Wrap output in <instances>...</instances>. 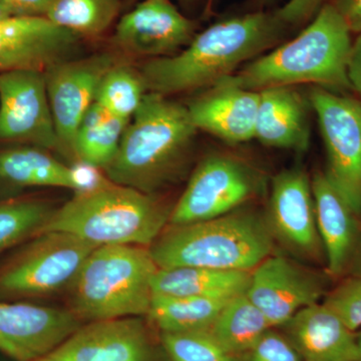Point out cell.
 Returning <instances> with one entry per match:
<instances>
[{
	"label": "cell",
	"mask_w": 361,
	"mask_h": 361,
	"mask_svg": "<svg viewBox=\"0 0 361 361\" xmlns=\"http://www.w3.org/2000/svg\"><path fill=\"white\" fill-rule=\"evenodd\" d=\"M285 25L276 13H266L219 21L195 35L180 54L146 63L141 73L146 89L167 97L213 87L276 44Z\"/></svg>",
	"instance_id": "6da1fadb"
},
{
	"label": "cell",
	"mask_w": 361,
	"mask_h": 361,
	"mask_svg": "<svg viewBox=\"0 0 361 361\" xmlns=\"http://www.w3.org/2000/svg\"><path fill=\"white\" fill-rule=\"evenodd\" d=\"M132 118L104 173L115 184L155 195L184 170L198 130L187 106L157 92L145 94Z\"/></svg>",
	"instance_id": "7a4b0ae2"
},
{
	"label": "cell",
	"mask_w": 361,
	"mask_h": 361,
	"mask_svg": "<svg viewBox=\"0 0 361 361\" xmlns=\"http://www.w3.org/2000/svg\"><path fill=\"white\" fill-rule=\"evenodd\" d=\"M350 33L336 7L325 4L295 39L258 56L217 84L254 92L301 84L315 85L330 92L351 89Z\"/></svg>",
	"instance_id": "3957f363"
},
{
	"label": "cell",
	"mask_w": 361,
	"mask_h": 361,
	"mask_svg": "<svg viewBox=\"0 0 361 361\" xmlns=\"http://www.w3.org/2000/svg\"><path fill=\"white\" fill-rule=\"evenodd\" d=\"M171 213L155 195L103 180L56 209L42 233H70L97 247H149L167 227Z\"/></svg>",
	"instance_id": "277c9868"
},
{
	"label": "cell",
	"mask_w": 361,
	"mask_h": 361,
	"mask_svg": "<svg viewBox=\"0 0 361 361\" xmlns=\"http://www.w3.org/2000/svg\"><path fill=\"white\" fill-rule=\"evenodd\" d=\"M260 218L231 212L214 219L170 225L149 247L158 268L204 267L252 272L272 250Z\"/></svg>",
	"instance_id": "5b68a950"
},
{
	"label": "cell",
	"mask_w": 361,
	"mask_h": 361,
	"mask_svg": "<svg viewBox=\"0 0 361 361\" xmlns=\"http://www.w3.org/2000/svg\"><path fill=\"white\" fill-rule=\"evenodd\" d=\"M158 269L149 247H97L68 287L70 310L84 323L146 317Z\"/></svg>",
	"instance_id": "8992f818"
},
{
	"label": "cell",
	"mask_w": 361,
	"mask_h": 361,
	"mask_svg": "<svg viewBox=\"0 0 361 361\" xmlns=\"http://www.w3.org/2000/svg\"><path fill=\"white\" fill-rule=\"evenodd\" d=\"M96 248L70 233H40L0 266V300L39 298L68 289Z\"/></svg>",
	"instance_id": "52a82bcc"
},
{
	"label": "cell",
	"mask_w": 361,
	"mask_h": 361,
	"mask_svg": "<svg viewBox=\"0 0 361 361\" xmlns=\"http://www.w3.org/2000/svg\"><path fill=\"white\" fill-rule=\"evenodd\" d=\"M326 149L324 175L358 216L361 215V102L322 87L311 90Z\"/></svg>",
	"instance_id": "ba28073f"
},
{
	"label": "cell",
	"mask_w": 361,
	"mask_h": 361,
	"mask_svg": "<svg viewBox=\"0 0 361 361\" xmlns=\"http://www.w3.org/2000/svg\"><path fill=\"white\" fill-rule=\"evenodd\" d=\"M257 188V177L241 161L225 155L207 157L195 169L172 209L169 224H190L231 213L249 200Z\"/></svg>",
	"instance_id": "9c48e42d"
},
{
	"label": "cell",
	"mask_w": 361,
	"mask_h": 361,
	"mask_svg": "<svg viewBox=\"0 0 361 361\" xmlns=\"http://www.w3.org/2000/svg\"><path fill=\"white\" fill-rule=\"evenodd\" d=\"M161 341L144 317L84 323L49 355L35 361H163Z\"/></svg>",
	"instance_id": "30bf717a"
},
{
	"label": "cell",
	"mask_w": 361,
	"mask_h": 361,
	"mask_svg": "<svg viewBox=\"0 0 361 361\" xmlns=\"http://www.w3.org/2000/svg\"><path fill=\"white\" fill-rule=\"evenodd\" d=\"M0 141L59 149L44 71L0 73Z\"/></svg>",
	"instance_id": "8fae6325"
},
{
	"label": "cell",
	"mask_w": 361,
	"mask_h": 361,
	"mask_svg": "<svg viewBox=\"0 0 361 361\" xmlns=\"http://www.w3.org/2000/svg\"><path fill=\"white\" fill-rule=\"evenodd\" d=\"M82 324L70 308L0 300V353L16 361L40 360Z\"/></svg>",
	"instance_id": "7c38bea8"
},
{
	"label": "cell",
	"mask_w": 361,
	"mask_h": 361,
	"mask_svg": "<svg viewBox=\"0 0 361 361\" xmlns=\"http://www.w3.org/2000/svg\"><path fill=\"white\" fill-rule=\"evenodd\" d=\"M116 65L111 54L59 61L44 71L47 97L58 134L59 149L73 155L78 127L96 99L97 87Z\"/></svg>",
	"instance_id": "4fadbf2b"
},
{
	"label": "cell",
	"mask_w": 361,
	"mask_h": 361,
	"mask_svg": "<svg viewBox=\"0 0 361 361\" xmlns=\"http://www.w3.org/2000/svg\"><path fill=\"white\" fill-rule=\"evenodd\" d=\"M323 293L322 282L312 273L281 256H269L252 271L246 295L276 329L317 303Z\"/></svg>",
	"instance_id": "5bb4252c"
},
{
	"label": "cell",
	"mask_w": 361,
	"mask_h": 361,
	"mask_svg": "<svg viewBox=\"0 0 361 361\" xmlns=\"http://www.w3.org/2000/svg\"><path fill=\"white\" fill-rule=\"evenodd\" d=\"M78 39L77 35L45 16H11L0 20V73L45 71L68 59Z\"/></svg>",
	"instance_id": "9a60e30c"
},
{
	"label": "cell",
	"mask_w": 361,
	"mask_h": 361,
	"mask_svg": "<svg viewBox=\"0 0 361 361\" xmlns=\"http://www.w3.org/2000/svg\"><path fill=\"white\" fill-rule=\"evenodd\" d=\"M194 21L170 0H144L125 14L116 27V44L129 54L151 58L174 56L195 37Z\"/></svg>",
	"instance_id": "2e32d148"
},
{
	"label": "cell",
	"mask_w": 361,
	"mask_h": 361,
	"mask_svg": "<svg viewBox=\"0 0 361 361\" xmlns=\"http://www.w3.org/2000/svg\"><path fill=\"white\" fill-rule=\"evenodd\" d=\"M269 211L273 229L287 245L306 255L319 251L312 188L303 170L290 169L275 176Z\"/></svg>",
	"instance_id": "e0dca14e"
},
{
	"label": "cell",
	"mask_w": 361,
	"mask_h": 361,
	"mask_svg": "<svg viewBox=\"0 0 361 361\" xmlns=\"http://www.w3.org/2000/svg\"><path fill=\"white\" fill-rule=\"evenodd\" d=\"M314 199L316 225L326 252L330 274L341 276L355 262L361 250V232L357 214L330 184L324 173L317 172L311 180Z\"/></svg>",
	"instance_id": "ac0fdd59"
},
{
	"label": "cell",
	"mask_w": 361,
	"mask_h": 361,
	"mask_svg": "<svg viewBox=\"0 0 361 361\" xmlns=\"http://www.w3.org/2000/svg\"><path fill=\"white\" fill-rule=\"evenodd\" d=\"M211 87L187 106L197 130L233 144L255 137L259 92L225 84Z\"/></svg>",
	"instance_id": "d6986e66"
},
{
	"label": "cell",
	"mask_w": 361,
	"mask_h": 361,
	"mask_svg": "<svg viewBox=\"0 0 361 361\" xmlns=\"http://www.w3.org/2000/svg\"><path fill=\"white\" fill-rule=\"evenodd\" d=\"M282 327L303 361H361L355 332L324 303L303 308Z\"/></svg>",
	"instance_id": "ffe728a7"
},
{
	"label": "cell",
	"mask_w": 361,
	"mask_h": 361,
	"mask_svg": "<svg viewBox=\"0 0 361 361\" xmlns=\"http://www.w3.org/2000/svg\"><path fill=\"white\" fill-rule=\"evenodd\" d=\"M80 164L68 167L37 147L9 149L0 153V179L14 186L65 188L75 193L103 182L97 169Z\"/></svg>",
	"instance_id": "44dd1931"
},
{
	"label": "cell",
	"mask_w": 361,
	"mask_h": 361,
	"mask_svg": "<svg viewBox=\"0 0 361 361\" xmlns=\"http://www.w3.org/2000/svg\"><path fill=\"white\" fill-rule=\"evenodd\" d=\"M255 137L273 148L304 151L310 144V126L303 97L292 87L259 92Z\"/></svg>",
	"instance_id": "7402d4cb"
},
{
	"label": "cell",
	"mask_w": 361,
	"mask_h": 361,
	"mask_svg": "<svg viewBox=\"0 0 361 361\" xmlns=\"http://www.w3.org/2000/svg\"><path fill=\"white\" fill-rule=\"evenodd\" d=\"M251 272L204 267H176L157 271L154 295L231 299L245 294Z\"/></svg>",
	"instance_id": "603a6c76"
},
{
	"label": "cell",
	"mask_w": 361,
	"mask_h": 361,
	"mask_svg": "<svg viewBox=\"0 0 361 361\" xmlns=\"http://www.w3.org/2000/svg\"><path fill=\"white\" fill-rule=\"evenodd\" d=\"M128 123L94 102L78 127L73 155L80 163L106 170L116 158Z\"/></svg>",
	"instance_id": "cb8c5ba5"
},
{
	"label": "cell",
	"mask_w": 361,
	"mask_h": 361,
	"mask_svg": "<svg viewBox=\"0 0 361 361\" xmlns=\"http://www.w3.org/2000/svg\"><path fill=\"white\" fill-rule=\"evenodd\" d=\"M229 300L204 297L153 295L146 318L160 332L210 329Z\"/></svg>",
	"instance_id": "d4e9b609"
},
{
	"label": "cell",
	"mask_w": 361,
	"mask_h": 361,
	"mask_svg": "<svg viewBox=\"0 0 361 361\" xmlns=\"http://www.w3.org/2000/svg\"><path fill=\"white\" fill-rule=\"evenodd\" d=\"M270 329L265 316L246 293L230 299L210 327L222 348L238 357Z\"/></svg>",
	"instance_id": "484cf974"
},
{
	"label": "cell",
	"mask_w": 361,
	"mask_h": 361,
	"mask_svg": "<svg viewBox=\"0 0 361 361\" xmlns=\"http://www.w3.org/2000/svg\"><path fill=\"white\" fill-rule=\"evenodd\" d=\"M121 11V0H51L45 18L78 37H99Z\"/></svg>",
	"instance_id": "4316f807"
},
{
	"label": "cell",
	"mask_w": 361,
	"mask_h": 361,
	"mask_svg": "<svg viewBox=\"0 0 361 361\" xmlns=\"http://www.w3.org/2000/svg\"><path fill=\"white\" fill-rule=\"evenodd\" d=\"M54 210L39 199L0 201V253L40 234Z\"/></svg>",
	"instance_id": "83f0119b"
},
{
	"label": "cell",
	"mask_w": 361,
	"mask_h": 361,
	"mask_svg": "<svg viewBox=\"0 0 361 361\" xmlns=\"http://www.w3.org/2000/svg\"><path fill=\"white\" fill-rule=\"evenodd\" d=\"M146 90L141 73L116 63L102 80L94 102L111 115L130 121L139 110Z\"/></svg>",
	"instance_id": "f1b7e54d"
},
{
	"label": "cell",
	"mask_w": 361,
	"mask_h": 361,
	"mask_svg": "<svg viewBox=\"0 0 361 361\" xmlns=\"http://www.w3.org/2000/svg\"><path fill=\"white\" fill-rule=\"evenodd\" d=\"M167 361H242L222 348L210 329L160 332Z\"/></svg>",
	"instance_id": "f546056e"
},
{
	"label": "cell",
	"mask_w": 361,
	"mask_h": 361,
	"mask_svg": "<svg viewBox=\"0 0 361 361\" xmlns=\"http://www.w3.org/2000/svg\"><path fill=\"white\" fill-rule=\"evenodd\" d=\"M325 305L336 313L349 329H361V273L348 278L330 292Z\"/></svg>",
	"instance_id": "4dcf8cb0"
},
{
	"label": "cell",
	"mask_w": 361,
	"mask_h": 361,
	"mask_svg": "<svg viewBox=\"0 0 361 361\" xmlns=\"http://www.w3.org/2000/svg\"><path fill=\"white\" fill-rule=\"evenodd\" d=\"M242 361H303L295 346L285 334L268 329L241 356Z\"/></svg>",
	"instance_id": "1f68e13d"
},
{
	"label": "cell",
	"mask_w": 361,
	"mask_h": 361,
	"mask_svg": "<svg viewBox=\"0 0 361 361\" xmlns=\"http://www.w3.org/2000/svg\"><path fill=\"white\" fill-rule=\"evenodd\" d=\"M323 1L324 0H289L276 14L285 25H298L307 20Z\"/></svg>",
	"instance_id": "d6a6232c"
},
{
	"label": "cell",
	"mask_w": 361,
	"mask_h": 361,
	"mask_svg": "<svg viewBox=\"0 0 361 361\" xmlns=\"http://www.w3.org/2000/svg\"><path fill=\"white\" fill-rule=\"evenodd\" d=\"M13 16H45L51 0H0Z\"/></svg>",
	"instance_id": "836d02e7"
},
{
	"label": "cell",
	"mask_w": 361,
	"mask_h": 361,
	"mask_svg": "<svg viewBox=\"0 0 361 361\" xmlns=\"http://www.w3.org/2000/svg\"><path fill=\"white\" fill-rule=\"evenodd\" d=\"M331 4L350 32L361 33V0H334Z\"/></svg>",
	"instance_id": "e575fe53"
},
{
	"label": "cell",
	"mask_w": 361,
	"mask_h": 361,
	"mask_svg": "<svg viewBox=\"0 0 361 361\" xmlns=\"http://www.w3.org/2000/svg\"><path fill=\"white\" fill-rule=\"evenodd\" d=\"M348 78L351 89L357 92L361 102V33L351 47L348 61Z\"/></svg>",
	"instance_id": "d590c367"
},
{
	"label": "cell",
	"mask_w": 361,
	"mask_h": 361,
	"mask_svg": "<svg viewBox=\"0 0 361 361\" xmlns=\"http://www.w3.org/2000/svg\"><path fill=\"white\" fill-rule=\"evenodd\" d=\"M11 13L4 4L0 2V20H6V18H11Z\"/></svg>",
	"instance_id": "8d00e7d4"
},
{
	"label": "cell",
	"mask_w": 361,
	"mask_h": 361,
	"mask_svg": "<svg viewBox=\"0 0 361 361\" xmlns=\"http://www.w3.org/2000/svg\"><path fill=\"white\" fill-rule=\"evenodd\" d=\"M135 1H137V0H125V4L126 6H132ZM183 1H184V0H183Z\"/></svg>",
	"instance_id": "74e56055"
},
{
	"label": "cell",
	"mask_w": 361,
	"mask_h": 361,
	"mask_svg": "<svg viewBox=\"0 0 361 361\" xmlns=\"http://www.w3.org/2000/svg\"><path fill=\"white\" fill-rule=\"evenodd\" d=\"M358 346H360V356H361V332L357 336Z\"/></svg>",
	"instance_id": "f35d334b"
},
{
	"label": "cell",
	"mask_w": 361,
	"mask_h": 361,
	"mask_svg": "<svg viewBox=\"0 0 361 361\" xmlns=\"http://www.w3.org/2000/svg\"><path fill=\"white\" fill-rule=\"evenodd\" d=\"M210 1H212V0H210Z\"/></svg>",
	"instance_id": "ab89813d"
}]
</instances>
